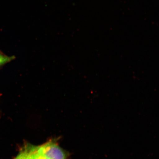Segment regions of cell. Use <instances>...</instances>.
Returning a JSON list of instances; mask_svg holds the SVG:
<instances>
[{
  "label": "cell",
  "instance_id": "1",
  "mask_svg": "<svg viewBox=\"0 0 159 159\" xmlns=\"http://www.w3.org/2000/svg\"><path fill=\"white\" fill-rule=\"evenodd\" d=\"M39 152L48 159H68V153L61 148L54 140L50 141L38 147Z\"/></svg>",
  "mask_w": 159,
  "mask_h": 159
},
{
  "label": "cell",
  "instance_id": "2",
  "mask_svg": "<svg viewBox=\"0 0 159 159\" xmlns=\"http://www.w3.org/2000/svg\"><path fill=\"white\" fill-rule=\"evenodd\" d=\"M35 147L27 145L15 159H33V152Z\"/></svg>",
  "mask_w": 159,
  "mask_h": 159
},
{
  "label": "cell",
  "instance_id": "3",
  "mask_svg": "<svg viewBox=\"0 0 159 159\" xmlns=\"http://www.w3.org/2000/svg\"><path fill=\"white\" fill-rule=\"evenodd\" d=\"M13 56L9 57L0 52V67L14 59Z\"/></svg>",
  "mask_w": 159,
  "mask_h": 159
},
{
  "label": "cell",
  "instance_id": "4",
  "mask_svg": "<svg viewBox=\"0 0 159 159\" xmlns=\"http://www.w3.org/2000/svg\"><path fill=\"white\" fill-rule=\"evenodd\" d=\"M33 159H48L43 155L40 153L38 150V147H35L33 152Z\"/></svg>",
  "mask_w": 159,
  "mask_h": 159
}]
</instances>
